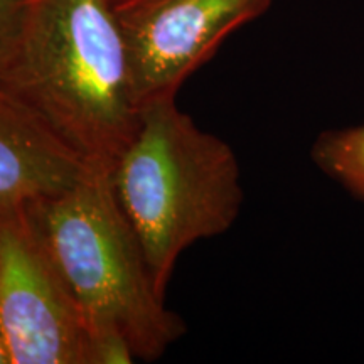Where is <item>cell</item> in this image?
Masks as SVG:
<instances>
[{"mask_svg": "<svg viewBox=\"0 0 364 364\" xmlns=\"http://www.w3.org/2000/svg\"><path fill=\"white\" fill-rule=\"evenodd\" d=\"M0 324L12 364H95L90 331L31 203L0 208Z\"/></svg>", "mask_w": 364, "mask_h": 364, "instance_id": "obj_4", "label": "cell"}, {"mask_svg": "<svg viewBox=\"0 0 364 364\" xmlns=\"http://www.w3.org/2000/svg\"><path fill=\"white\" fill-rule=\"evenodd\" d=\"M110 181L162 295L181 255L230 230L243 201L233 150L199 129L176 98L140 110Z\"/></svg>", "mask_w": 364, "mask_h": 364, "instance_id": "obj_3", "label": "cell"}, {"mask_svg": "<svg viewBox=\"0 0 364 364\" xmlns=\"http://www.w3.org/2000/svg\"><path fill=\"white\" fill-rule=\"evenodd\" d=\"M4 86L91 171L110 174L139 127L115 0H31Z\"/></svg>", "mask_w": 364, "mask_h": 364, "instance_id": "obj_1", "label": "cell"}, {"mask_svg": "<svg viewBox=\"0 0 364 364\" xmlns=\"http://www.w3.org/2000/svg\"><path fill=\"white\" fill-rule=\"evenodd\" d=\"M0 364H12L11 349H9L6 334H4L2 324H0Z\"/></svg>", "mask_w": 364, "mask_h": 364, "instance_id": "obj_9", "label": "cell"}, {"mask_svg": "<svg viewBox=\"0 0 364 364\" xmlns=\"http://www.w3.org/2000/svg\"><path fill=\"white\" fill-rule=\"evenodd\" d=\"M273 0H115L132 93L142 110L176 98L228 36L268 11Z\"/></svg>", "mask_w": 364, "mask_h": 364, "instance_id": "obj_5", "label": "cell"}, {"mask_svg": "<svg viewBox=\"0 0 364 364\" xmlns=\"http://www.w3.org/2000/svg\"><path fill=\"white\" fill-rule=\"evenodd\" d=\"M33 209L88 327L95 364L154 361L186 334L166 306L110 174L88 171Z\"/></svg>", "mask_w": 364, "mask_h": 364, "instance_id": "obj_2", "label": "cell"}, {"mask_svg": "<svg viewBox=\"0 0 364 364\" xmlns=\"http://www.w3.org/2000/svg\"><path fill=\"white\" fill-rule=\"evenodd\" d=\"M314 159L327 174L364 198V127L324 134L314 147Z\"/></svg>", "mask_w": 364, "mask_h": 364, "instance_id": "obj_7", "label": "cell"}, {"mask_svg": "<svg viewBox=\"0 0 364 364\" xmlns=\"http://www.w3.org/2000/svg\"><path fill=\"white\" fill-rule=\"evenodd\" d=\"M31 0H0V85L6 83L17 54Z\"/></svg>", "mask_w": 364, "mask_h": 364, "instance_id": "obj_8", "label": "cell"}, {"mask_svg": "<svg viewBox=\"0 0 364 364\" xmlns=\"http://www.w3.org/2000/svg\"><path fill=\"white\" fill-rule=\"evenodd\" d=\"M88 171L29 105L0 85V208L51 198Z\"/></svg>", "mask_w": 364, "mask_h": 364, "instance_id": "obj_6", "label": "cell"}]
</instances>
